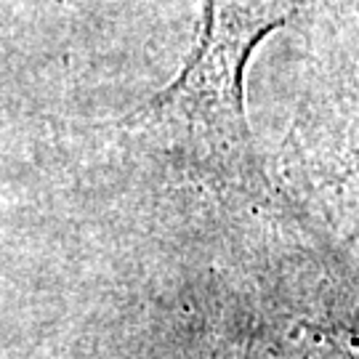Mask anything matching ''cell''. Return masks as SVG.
<instances>
[{"label":"cell","mask_w":359,"mask_h":359,"mask_svg":"<svg viewBox=\"0 0 359 359\" xmlns=\"http://www.w3.org/2000/svg\"><path fill=\"white\" fill-rule=\"evenodd\" d=\"M304 0H203V22L181 72L120 123L152 152L258 197L266 176L245 112V72L256 48L283 29Z\"/></svg>","instance_id":"obj_1"}]
</instances>
